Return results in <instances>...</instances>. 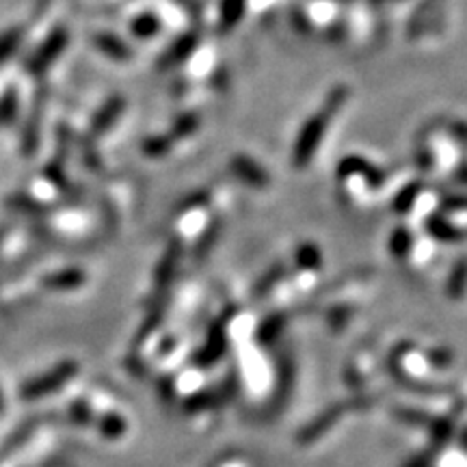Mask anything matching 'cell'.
I'll use <instances>...</instances> for the list:
<instances>
[{"mask_svg":"<svg viewBox=\"0 0 467 467\" xmlns=\"http://www.w3.org/2000/svg\"><path fill=\"white\" fill-rule=\"evenodd\" d=\"M96 46L100 48L102 52H106L108 57L117 58V61H128V58L132 57L130 48H128L121 39L111 35V33H100V35H96Z\"/></svg>","mask_w":467,"mask_h":467,"instance_id":"obj_2","label":"cell"},{"mask_svg":"<svg viewBox=\"0 0 467 467\" xmlns=\"http://www.w3.org/2000/svg\"><path fill=\"white\" fill-rule=\"evenodd\" d=\"M66 46H67V33L66 31L54 33V35L48 39L42 48H39V52L35 54V57L27 63L28 72L31 74L46 72V67L61 57V52L66 51Z\"/></svg>","mask_w":467,"mask_h":467,"instance_id":"obj_1","label":"cell"},{"mask_svg":"<svg viewBox=\"0 0 467 467\" xmlns=\"http://www.w3.org/2000/svg\"><path fill=\"white\" fill-rule=\"evenodd\" d=\"M22 31L19 28H13V31H9L7 35L0 37V66H3L4 61H7L9 57H12L13 52H16V48H19V43H22Z\"/></svg>","mask_w":467,"mask_h":467,"instance_id":"obj_4","label":"cell"},{"mask_svg":"<svg viewBox=\"0 0 467 467\" xmlns=\"http://www.w3.org/2000/svg\"><path fill=\"white\" fill-rule=\"evenodd\" d=\"M121 111H124V100H120V97H115V100L108 102V105L105 108H102L100 113H97L96 124H93V128H96L97 132L108 130V128L115 124L117 115H120Z\"/></svg>","mask_w":467,"mask_h":467,"instance_id":"obj_3","label":"cell"},{"mask_svg":"<svg viewBox=\"0 0 467 467\" xmlns=\"http://www.w3.org/2000/svg\"><path fill=\"white\" fill-rule=\"evenodd\" d=\"M159 28H160L159 18L154 16H141L135 19V24H132V33H135V37L141 39L154 37V33H159Z\"/></svg>","mask_w":467,"mask_h":467,"instance_id":"obj_5","label":"cell"}]
</instances>
